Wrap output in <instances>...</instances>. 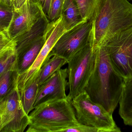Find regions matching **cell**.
Listing matches in <instances>:
<instances>
[{"mask_svg": "<svg viewBox=\"0 0 132 132\" xmlns=\"http://www.w3.org/2000/svg\"><path fill=\"white\" fill-rule=\"evenodd\" d=\"M95 47V65L85 91L93 102L112 114L119 104L125 81L112 66L104 47Z\"/></svg>", "mask_w": 132, "mask_h": 132, "instance_id": "obj_1", "label": "cell"}, {"mask_svg": "<svg viewBox=\"0 0 132 132\" xmlns=\"http://www.w3.org/2000/svg\"><path fill=\"white\" fill-rule=\"evenodd\" d=\"M94 46L132 28V4L128 0H98L92 19Z\"/></svg>", "mask_w": 132, "mask_h": 132, "instance_id": "obj_2", "label": "cell"}, {"mask_svg": "<svg viewBox=\"0 0 132 132\" xmlns=\"http://www.w3.org/2000/svg\"><path fill=\"white\" fill-rule=\"evenodd\" d=\"M71 100L67 95L35 108L29 114L30 123L26 132H62L66 127L78 124Z\"/></svg>", "mask_w": 132, "mask_h": 132, "instance_id": "obj_3", "label": "cell"}, {"mask_svg": "<svg viewBox=\"0 0 132 132\" xmlns=\"http://www.w3.org/2000/svg\"><path fill=\"white\" fill-rule=\"evenodd\" d=\"M96 49L93 38L83 49L72 56L68 62V82L72 99L85 90L92 74L96 61Z\"/></svg>", "mask_w": 132, "mask_h": 132, "instance_id": "obj_4", "label": "cell"}, {"mask_svg": "<svg viewBox=\"0 0 132 132\" xmlns=\"http://www.w3.org/2000/svg\"><path fill=\"white\" fill-rule=\"evenodd\" d=\"M75 116L79 124L93 127L99 132H121L112 114L93 102L85 91L72 99Z\"/></svg>", "mask_w": 132, "mask_h": 132, "instance_id": "obj_5", "label": "cell"}, {"mask_svg": "<svg viewBox=\"0 0 132 132\" xmlns=\"http://www.w3.org/2000/svg\"><path fill=\"white\" fill-rule=\"evenodd\" d=\"M112 66L125 81L132 79V28L114 35L101 45Z\"/></svg>", "mask_w": 132, "mask_h": 132, "instance_id": "obj_6", "label": "cell"}, {"mask_svg": "<svg viewBox=\"0 0 132 132\" xmlns=\"http://www.w3.org/2000/svg\"><path fill=\"white\" fill-rule=\"evenodd\" d=\"M92 25V21L84 20L67 30L56 43L48 56L47 60L56 55L68 62L72 56L90 42L93 38Z\"/></svg>", "mask_w": 132, "mask_h": 132, "instance_id": "obj_7", "label": "cell"}, {"mask_svg": "<svg viewBox=\"0 0 132 132\" xmlns=\"http://www.w3.org/2000/svg\"><path fill=\"white\" fill-rule=\"evenodd\" d=\"M0 132H23L30 123L18 85L0 102Z\"/></svg>", "mask_w": 132, "mask_h": 132, "instance_id": "obj_8", "label": "cell"}, {"mask_svg": "<svg viewBox=\"0 0 132 132\" xmlns=\"http://www.w3.org/2000/svg\"><path fill=\"white\" fill-rule=\"evenodd\" d=\"M64 20L62 16L56 21L49 22L44 33L45 42L35 62L28 70L18 76V87L19 92L26 82L32 75L39 71L47 60L52 49L61 36L67 31Z\"/></svg>", "mask_w": 132, "mask_h": 132, "instance_id": "obj_9", "label": "cell"}, {"mask_svg": "<svg viewBox=\"0 0 132 132\" xmlns=\"http://www.w3.org/2000/svg\"><path fill=\"white\" fill-rule=\"evenodd\" d=\"M44 14H45L40 5L30 0H26L21 7L14 12L9 29L11 38L16 41L18 40L29 31Z\"/></svg>", "mask_w": 132, "mask_h": 132, "instance_id": "obj_10", "label": "cell"}, {"mask_svg": "<svg viewBox=\"0 0 132 132\" xmlns=\"http://www.w3.org/2000/svg\"><path fill=\"white\" fill-rule=\"evenodd\" d=\"M67 68L60 69L39 85L34 108L48 102L65 98Z\"/></svg>", "mask_w": 132, "mask_h": 132, "instance_id": "obj_11", "label": "cell"}, {"mask_svg": "<svg viewBox=\"0 0 132 132\" xmlns=\"http://www.w3.org/2000/svg\"><path fill=\"white\" fill-rule=\"evenodd\" d=\"M45 42L44 35L17 51L15 68L19 76L26 72L35 62Z\"/></svg>", "mask_w": 132, "mask_h": 132, "instance_id": "obj_12", "label": "cell"}, {"mask_svg": "<svg viewBox=\"0 0 132 132\" xmlns=\"http://www.w3.org/2000/svg\"><path fill=\"white\" fill-rule=\"evenodd\" d=\"M39 72V71L32 75L25 84L20 92L24 111L28 115L34 109L33 106L39 87L38 82Z\"/></svg>", "mask_w": 132, "mask_h": 132, "instance_id": "obj_13", "label": "cell"}, {"mask_svg": "<svg viewBox=\"0 0 132 132\" xmlns=\"http://www.w3.org/2000/svg\"><path fill=\"white\" fill-rule=\"evenodd\" d=\"M119 113L125 125L132 126V79L125 81Z\"/></svg>", "mask_w": 132, "mask_h": 132, "instance_id": "obj_14", "label": "cell"}, {"mask_svg": "<svg viewBox=\"0 0 132 132\" xmlns=\"http://www.w3.org/2000/svg\"><path fill=\"white\" fill-rule=\"evenodd\" d=\"M61 16L68 30L84 21L75 0H65Z\"/></svg>", "mask_w": 132, "mask_h": 132, "instance_id": "obj_15", "label": "cell"}, {"mask_svg": "<svg viewBox=\"0 0 132 132\" xmlns=\"http://www.w3.org/2000/svg\"><path fill=\"white\" fill-rule=\"evenodd\" d=\"M18 76L15 66L7 69L0 75V102L18 85Z\"/></svg>", "mask_w": 132, "mask_h": 132, "instance_id": "obj_16", "label": "cell"}, {"mask_svg": "<svg viewBox=\"0 0 132 132\" xmlns=\"http://www.w3.org/2000/svg\"><path fill=\"white\" fill-rule=\"evenodd\" d=\"M67 63L65 59L56 55L48 59L39 69L38 76L39 85L43 83Z\"/></svg>", "mask_w": 132, "mask_h": 132, "instance_id": "obj_17", "label": "cell"}, {"mask_svg": "<svg viewBox=\"0 0 132 132\" xmlns=\"http://www.w3.org/2000/svg\"><path fill=\"white\" fill-rule=\"evenodd\" d=\"M17 45V41L15 40L0 53V75L7 69L15 66Z\"/></svg>", "mask_w": 132, "mask_h": 132, "instance_id": "obj_18", "label": "cell"}, {"mask_svg": "<svg viewBox=\"0 0 132 132\" xmlns=\"http://www.w3.org/2000/svg\"><path fill=\"white\" fill-rule=\"evenodd\" d=\"M14 10L12 6L0 4V30L9 33Z\"/></svg>", "mask_w": 132, "mask_h": 132, "instance_id": "obj_19", "label": "cell"}, {"mask_svg": "<svg viewBox=\"0 0 132 132\" xmlns=\"http://www.w3.org/2000/svg\"><path fill=\"white\" fill-rule=\"evenodd\" d=\"M84 20L92 21L98 0H75Z\"/></svg>", "mask_w": 132, "mask_h": 132, "instance_id": "obj_20", "label": "cell"}, {"mask_svg": "<svg viewBox=\"0 0 132 132\" xmlns=\"http://www.w3.org/2000/svg\"><path fill=\"white\" fill-rule=\"evenodd\" d=\"M65 0H51L49 12L47 17L49 21H54L61 16Z\"/></svg>", "mask_w": 132, "mask_h": 132, "instance_id": "obj_21", "label": "cell"}, {"mask_svg": "<svg viewBox=\"0 0 132 132\" xmlns=\"http://www.w3.org/2000/svg\"><path fill=\"white\" fill-rule=\"evenodd\" d=\"M14 40L11 38L9 32L0 30V53L10 46Z\"/></svg>", "mask_w": 132, "mask_h": 132, "instance_id": "obj_22", "label": "cell"}, {"mask_svg": "<svg viewBox=\"0 0 132 132\" xmlns=\"http://www.w3.org/2000/svg\"><path fill=\"white\" fill-rule=\"evenodd\" d=\"M26 0H12V5L15 12L19 9L24 4Z\"/></svg>", "mask_w": 132, "mask_h": 132, "instance_id": "obj_23", "label": "cell"}, {"mask_svg": "<svg viewBox=\"0 0 132 132\" xmlns=\"http://www.w3.org/2000/svg\"><path fill=\"white\" fill-rule=\"evenodd\" d=\"M51 0H45V4L43 6V12L46 16L48 15L50 8Z\"/></svg>", "mask_w": 132, "mask_h": 132, "instance_id": "obj_24", "label": "cell"}, {"mask_svg": "<svg viewBox=\"0 0 132 132\" xmlns=\"http://www.w3.org/2000/svg\"><path fill=\"white\" fill-rule=\"evenodd\" d=\"M30 1L34 3L40 5L42 6V9L43 8L44 4H45V0H30Z\"/></svg>", "mask_w": 132, "mask_h": 132, "instance_id": "obj_25", "label": "cell"}, {"mask_svg": "<svg viewBox=\"0 0 132 132\" xmlns=\"http://www.w3.org/2000/svg\"><path fill=\"white\" fill-rule=\"evenodd\" d=\"M5 3L6 5L12 6V0H5Z\"/></svg>", "mask_w": 132, "mask_h": 132, "instance_id": "obj_26", "label": "cell"}, {"mask_svg": "<svg viewBox=\"0 0 132 132\" xmlns=\"http://www.w3.org/2000/svg\"><path fill=\"white\" fill-rule=\"evenodd\" d=\"M0 4H3L6 5L5 3V0H0Z\"/></svg>", "mask_w": 132, "mask_h": 132, "instance_id": "obj_27", "label": "cell"}, {"mask_svg": "<svg viewBox=\"0 0 132 132\" xmlns=\"http://www.w3.org/2000/svg\"><path fill=\"white\" fill-rule=\"evenodd\" d=\"M1 117H0V125H1Z\"/></svg>", "mask_w": 132, "mask_h": 132, "instance_id": "obj_28", "label": "cell"}, {"mask_svg": "<svg viewBox=\"0 0 132 132\" xmlns=\"http://www.w3.org/2000/svg\"><path fill=\"white\" fill-rule=\"evenodd\" d=\"M129 1H132V0H129Z\"/></svg>", "mask_w": 132, "mask_h": 132, "instance_id": "obj_29", "label": "cell"}, {"mask_svg": "<svg viewBox=\"0 0 132 132\" xmlns=\"http://www.w3.org/2000/svg\"></svg>", "mask_w": 132, "mask_h": 132, "instance_id": "obj_30", "label": "cell"}]
</instances>
